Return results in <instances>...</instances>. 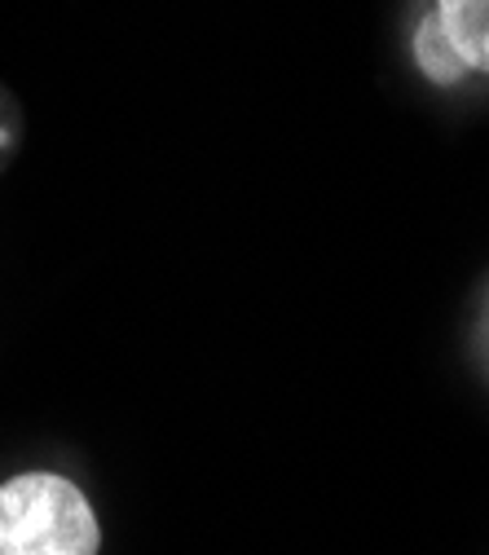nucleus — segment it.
Segmentation results:
<instances>
[{
    "label": "nucleus",
    "instance_id": "f257e3e1",
    "mask_svg": "<svg viewBox=\"0 0 489 555\" xmlns=\"http://www.w3.org/2000/svg\"><path fill=\"white\" fill-rule=\"evenodd\" d=\"M102 525L62 472H18L0 485V555H98Z\"/></svg>",
    "mask_w": 489,
    "mask_h": 555
},
{
    "label": "nucleus",
    "instance_id": "f03ea898",
    "mask_svg": "<svg viewBox=\"0 0 489 555\" xmlns=\"http://www.w3.org/2000/svg\"><path fill=\"white\" fill-rule=\"evenodd\" d=\"M433 23L467 76H489V0H433Z\"/></svg>",
    "mask_w": 489,
    "mask_h": 555
},
{
    "label": "nucleus",
    "instance_id": "7ed1b4c3",
    "mask_svg": "<svg viewBox=\"0 0 489 555\" xmlns=\"http://www.w3.org/2000/svg\"><path fill=\"white\" fill-rule=\"evenodd\" d=\"M410 49H414V66H419V72H424V76H428L437 89H454V85H463V80H467L463 62L450 53V44H446V36L437 31L433 14H424V18L414 23Z\"/></svg>",
    "mask_w": 489,
    "mask_h": 555
},
{
    "label": "nucleus",
    "instance_id": "20e7f679",
    "mask_svg": "<svg viewBox=\"0 0 489 555\" xmlns=\"http://www.w3.org/2000/svg\"><path fill=\"white\" fill-rule=\"evenodd\" d=\"M467 353H472V366H476V375L489 384V283L480 287V296H476V309H472Z\"/></svg>",
    "mask_w": 489,
    "mask_h": 555
}]
</instances>
